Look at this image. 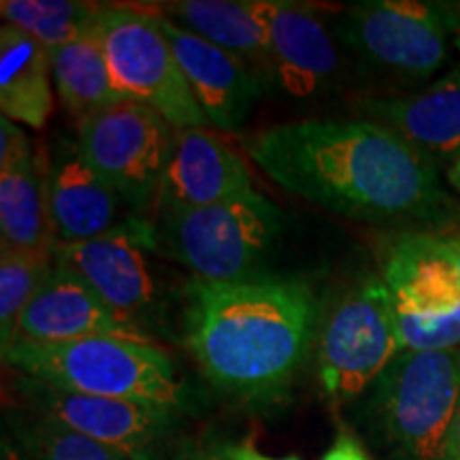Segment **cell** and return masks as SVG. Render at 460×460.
Returning a JSON list of instances; mask_svg holds the SVG:
<instances>
[{
    "label": "cell",
    "mask_w": 460,
    "mask_h": 460,
    "mask_svg": "<svg viewBox=\"0 0 460 460\" xmlns=\"http://www.w3.org/2000/svg\"><path fill=\"white\" fill-rule=\"evenodd\" d=\"M20 437L31 460H128L43 416H34Z\"/></svg>",
    "instance_id": "obj_25"
},
{
    "label": "cell",
    "mask_w": 460,
    "mask_h": 460,
    "mask_svg": "<svg viewBox=\"0 0 460 460\" xmlns=\"http://www.w3.org/2000/svg\"><path fill=\"white\" fill-rule=\"evenodd\" d=\"M271 39V88L296 101L329 94L339 79V51L315 11L286 0H261Z\"/></svg>",
    "instance_id": "obj_13"
},
{
    "label": "cell",
    "mask_w": 460,
    "mask_h": 460,
    "mask_svg": "<svg viewBox=\"0 0 460 460\" xmlns=\"http://www.w3.org/2000/svg\"><path fill=\"white\" fill-rule=\"evenodd\" d=\"M171 460H226V458H224L222 447L188 439L183 441L181 446H177V450L172 452Z\"/></svg>",
    "instance_id": "obj_28"
},
{
    "label": "cell",
    "mask_w": 460,
    "mask_h": 460,
    "mask_svg": "<svg viewBox=\"0 0 460 460\" xmlns=\"http://www.w3.org/2000/svg\"><path fill=\"white\" fill-rule=\"evenodd\" d=\"M49 51L17 28H0V111L13 124L43 128L54 111Z\"/></svg>",
    "instance_id": "obj_21"
},
{
    "label": "cell",
    "mask_w": 460,
    "mask_h": 460,
    "mask_svg": "<svg viewBox=\"0 0 460 460\" xmlns=\"http://www.w3.org/2000/svg\"><path fill=\"white\" fill-rule=\"evenodd\" d=\"M49 217L58 243L105 237L139 220L137 211L85 163L77 143L58 141L49 158Z\"/></svg>",
    "instance_id": "obj_15"
},
{
    "label": "cell",
    "mask_w": 460,
    "mask_h": 460,
    "mask_svg": "<svg viewBox=\"0 0 460 460\" xmlns=\"http://www.w3.org/2000/svg\"><path fill=\"white\" fill-rule=\"evenodd\" d=\"M245 149L278 186L345 217L429 220L446 203L435 164L369 119L279 124Z\"/></svg>",
    "instance_id": "obj_1"
},
{
    "label": "cell",
    "mask_w": 460,
    "mask_h": 460,
    "mask_svg": "<svg viewBox=\"0 0 460 460\" xmlns=\"http://www.w3.org/2000/svg\"><path fill=\"white\" fill-rule=\"evenodd\" d=\"M49 252H26L0 247V343L3 352L13 343L17 322L41 290L54 269Z\"/></svg>",
    "instance_id": "obj_24"
},
{
    "label": "cell",
    "mask_w": 460,
    "mask_h": 460,
    "mask_svg": "<svg viewBox=\"0 0 460 460\" xmlns=\"http://www.w3.org/2000/svg\"><path fill=\"white\" fill-rule=\"evenodd\" d=\"M402 352L386 284L367 279L326 320L318 343V377L331 401H356Z\"/></svg>",
    "instance_id": "obj_10"
},
{
    "label": "cell",
    "mask_w": 460,
    "mask_h": 460,
    "mask_svg": "<svg viewBox=\"0 0 460 460\" xmlns=\"http://www.w3.org/2000/svg\"><path fill=\"white\" fill-rule=\"evenodd\" d=\"M96 34L115 88L124 99L152 107L175 130L209 124L152 11L105 4Z\"/></svg>",
    "instance_id": "obj_6"
},
{
    "label": "cell",
    "mask_w": 460,
    "mask_h": 460,
    "mask_svg": "<svg viewBox=\"0 0 460 460\" xmlns=\"http://www.w3.org/2000/svg\"><path fill=\"white\" fill-rule=\"evenodd\" d=\"M382 281L402 352L460 349V275L444 237H401Z\"/></svg>",
    "instance_id": "obj_7"
},
{
    "label": "cell",
    "mask_w": 460,
    "mask_h": 460,
    "mask_svg": "<svg viewBox=\"0 0 460 460\" xmlns=\"http://www.w3.org/2000/svg\"><path fill=\"white\" fill-rule=\"evenodd\" d=\"M222 454L226 460H301L296 456H288V458H271V456H264V454L258 450L254 446V441L245 439L241 444H226L220 446Z\"/></svg>",
    "instance_id": "obj_29"
},
{
    "label": "cell",
    "mask_w": 460,
    "mask_h": 460,
    "mask_svg": "<svg viewBox=\"0 0 460 460\" xmlns=\"http://www.w3.org/2000/svg\"><path fill=\"white\" fill-rule=\"evenodd\" d=\"M152 13L156 15L160 31L169 39L183 77L207 122L224 132L239 130L264 90L261 75L237 56L183 31L156 11Z\"/></svg>",
    "instance_id": "obj_14"
},
{
    "label": "cell",
    "mask_w": 460,
    "mask_h": 460,
    "mask_svg": "<svg viewBox=\"0 0 460 460\" xmlns=\"http://www.w3.org/2000/svg\"><path fill=\"white\" fill-rule=\"evenodd\" d=\"M322 460H371V456L365 452V447L360 446V441L352 433L341 430L335 444L329 447V452L322 456Z\"/></svg>",
    "instance_id": "obj_27"
},
{
    "label": "cell",
    "mask_w": 460,
    "mask_h": 460,
    "mask_svg": "<svg viewBox=\"0 0 460 460\" xmlns=\"http://www.w3.org/2000/svg\"><path fill=\"white\" fill-rule=\"evenodd\" d=\"M31 137L20 126L7 118H0V169L15 164L17 160L31 156L34 152Z\"/></svg>",
    "instance_id": "obj_26"
},
{
    "label": "cell",
    "mask_w": 460,
    "mask_h": 460,
    "mask_svg": "<svg viewBox=\"0 0 460 460\" xmlns=\"http://www.w3.org/2000/svg\"><path fill=\"white\" fill-rule=\"evenodd\" d=\"M279 233V207L256 190L207 207L156 209L149 217L152 252L183 264L203 281L256 275Z\"/></svg>",
    "instance_id": "obj_5"
},
{
    "label": "cell",
    "mask_w": 460,
    "mask_h": 460,
    "mask_svg": "<svg viewBox=\"0 0 460 460\" xmlns=\"http://www.w3.org/2000/svg\"><path fill=\"white\" fill-rule=\"evenodd\" d=\"M447 181H450V186L460 194V154L452 160L450 166H447Z\"/></svg>",
    "instance_id": "obj_31"
},
{
    "label": "cell",
    "mask_w": 460,
    "mask_h": 460,
    "mask_svg": "<svg viewBox=\"0 0 460 460\" xmlns=\"http://www.w3.org/2000/svg\"><path fill=\"white\" fill-rule=\"evenodd\" d=\"M102 4L75 0H3L4 24L17 28L49 51L77 41L96 31Z\"/></svg>",
    "instance_id": "obj_23"
},
{
    "label": "cell",
    "mask_w": 460,
    "mask_h": 460,
    "mask_svg": "<svg viewBox=\"0 0 460 460\" xmlns=\"http://www.w3.org/2000/svg\"><path fill=\"white\" fill-rule=\"evenodd\" d=\"M460 34V4L424 0H367L345 9L337 37L367 65L402 79H427Z\"/></svg>",
    "instance_id": "obj_8"
},
{
    "label": "cell",
    "mask_w": 460,
    "mask_h": 460,
    "mask_svg": "<svg viewBox=\"0 0 460 460\" xmlns=\"http://www.w3.org/2000/svg\"><path fill=\"white\" fill-rule=\"evenodd\" d=\"M450 460H460V407L454 420L452 437H450Z\"/></svg>",
    "instance_id": "obj_30"
},
{
    "label": "cell",
    "mask_w": 460,
    "mask_h": 460,
    "mask_svg": "<svg viewBox=\"0 0 460 460\" xmlns=\"http://www.w3.org/2000/svg\"><path fill=\"white\" fill-rule=\"evenodd\" d=\"M49 158L43 149L0 169V247L26 252L56 250L48 203Z\"/></svg>",
    "instance_id": "obj_20"
},
{
    "label": "cell",
    "mask_w": 460,
    "mask_h": 460,
    "mask_svg": "<svg viewBox=\"0 0 460 460\" xmlns=\"http://www.w3.org/2000/svg\"><path fill=\"white\" fill-rule=\"evenodd\" d=\"M177 130L152 107L122 101L79 124L77 147L92 171L146 216L175 149Z\"/></svg>",
    "instance_id": "obj_9"
},
{
    "label": "cell",
    "mask_w": 460,
    "mask_h": 460,
    "mask_svg": "<svg viewBox=\"0 0 460 460\" xmlns=\"http://www.w3.org/2000/svg\"><path fill=\"white\" fill-rule=\"evenodd\" d=\"M252 175L237 154L205 128L177 130L160 183L156 209H190L252 192Z\"/></svg>",
    "instance_id": "obj_17"
},
{
    "label": "cell",
    "mask_w": 460,
    "mask_h": 460,
    "mask_svg": "<svg viewBox=\"0 0 460 460\" xmlns=\"http://www.w3.org/2000/svg\"><path fill=\"white\" fill-rule=\"evenodd\" d=\"M3 360L22 377L68 393L146 402L177 413L192 407L175 362L149 339L107 335L60 343L15 339Z\"/></svg>",
    "instance_id": "obj_4"
},
{
    "label": "cell",
    "mask_w": 460,
    "mask_h": 460,
    "mask_svg": "<svg viewBox=\"0 0 460 460\" xmlns=\"http://www.w3.org/2000/svg\"><path fill=\"white\" fill-rule=\"evenodd\" d=\"M51 79L62 105L79 124L102 109L128 101L115 88L96 31L51 54Z\"/></svg>",
    "instance_id": "obj_22"
},
{
    "label": "cell",
    "mask_w": 460,
    "mask_h": 460,
    "mask_svg": "<svg viewBox=\"0 0 460 460\" xmlns=\"http://www.w3.org/2000/svg\"><path fill=\"white\" fill-rule=\"evenodd\" d=\"M188 298L186 343L209 384L243 402L284 401L318 326L314 288L256 273L237 281L192 279Z\"/></svg>",
    "instance_id": "obj_2"
},
{
    "label": "cell",
    "mask_w": 460,
    "mask_h": 460,
    "mask_svg": "<svg viewBox=\"0 0 460 460\" xmlns=\"http://www.w3.org/2000/svg\"><path fill=\"white\" fill-rule=\"evenodd\" d=\"M356 401V424L382 460H450L460 349H405Z\"/></svg>",
    "instance_id": "obj_3"
},
{
    "label": "cell",
    "mask_w": 460,
    "mask_h": 460,
    "mask_svg": "<svg viewBox=\"0 0 460 460\" xmlns=\"http://www.w3.org/2000/svg\"><path fill=\"white\" fill-rule=\"evenodd\" d=\"M147 250L152 252L149 217H139L105 237L56 243L54 258L77 273L109 307L135 322L156 303V279L147 262Z\"/></svg>",
    "instance_id": "obj_12"
},
{
    "label": "cell",
    "mask_w": 460,
    "mask_h": 460,
    "mask_svg": "<svg viewBox=\"0 0 460 460\" xmlns=\"http://www.w3.org/2000/svg\"><path fill=\"white\" fill-rule=\"evenodd\" d=\"M444 243L450 252L454 264H456V271L460 275V237H444Z\"/></svg>",
    "instance_id": "obj_32"
},
{
    "label": "cell",
    "mask_w": 460,
    "mask_h": 460,
    "mask_svg": "<svg viewBox=\"0 0 460 460\" xmlns=\"http://www.w3.org/2000/svg\"><path fill=\"white\" fill-rule=\"evenodd\" d=\"M20 393L37 416L62 424L128 460H164L181 413L146 402L105 399L20 377Z\"/></svg>",
    "instance_id": "obj_11"
},
{
    "label": "cell",
    "mask_w": 460,
    "mask_h": 460,
    "mask_svg": "<svg viewBox=\"0 0 460 460\" xmlns=\"http://www.w3.org/2000/svg\"><path fill=\"white\" fill-rule=\"evenodd\" d=\"M156 13L237 56L271 88V39L261 0H172L149 4ZM154 11V9H152Z\"/></svg>",
    "instance_id": "obj_19"
},
{
    "label": "cell",
    "mask_w": 460,
    "mask_h": 460,
    "mask_svg": "<svg viewBox=\"0 0 460 460\" xmlns=\"http://www.w3.org/2000/svg\"><path fill=\"white\" fill-rule=\"evenodd\" d=\"M107 335L147 339L139 324L109 307L77 273L60 262H54L15 331V339L41 343Z\"/></svg>",
    "instance_id": "obj_16"
},
{
    "label": "cell",
    "mask_w": 460,
    "mask_h": 460,
    "mask_svg": "<svg viewBox=\"0 0 460 460\" xmlns=\"http://www.w3.org/2000/svg\"><path fill=\"white\" fill-rule=\"evenodd\" d=\"M356 113L416 149L430 163H452L460 154V68L410 96L367 99Z\"/></svg>",
    "instance_id": "obj_18"
},
{
    "label": "cell",
    "mask_w": 460,
    "mask_h": 460,
    "mask_svg": "<svg viewBox=\"0 0 460 460\" xmlns=\"http://www.w3.org/2000/svg\"><path fill=\"white\" fill-rule=\"evenodd\" d=\"M454 43H456V49H458V56H460V34H458L456 39H454ZM458 68H460V66H458Z\"/></svg>",
    "instance_id": "obj_33"
}]
</instances>
